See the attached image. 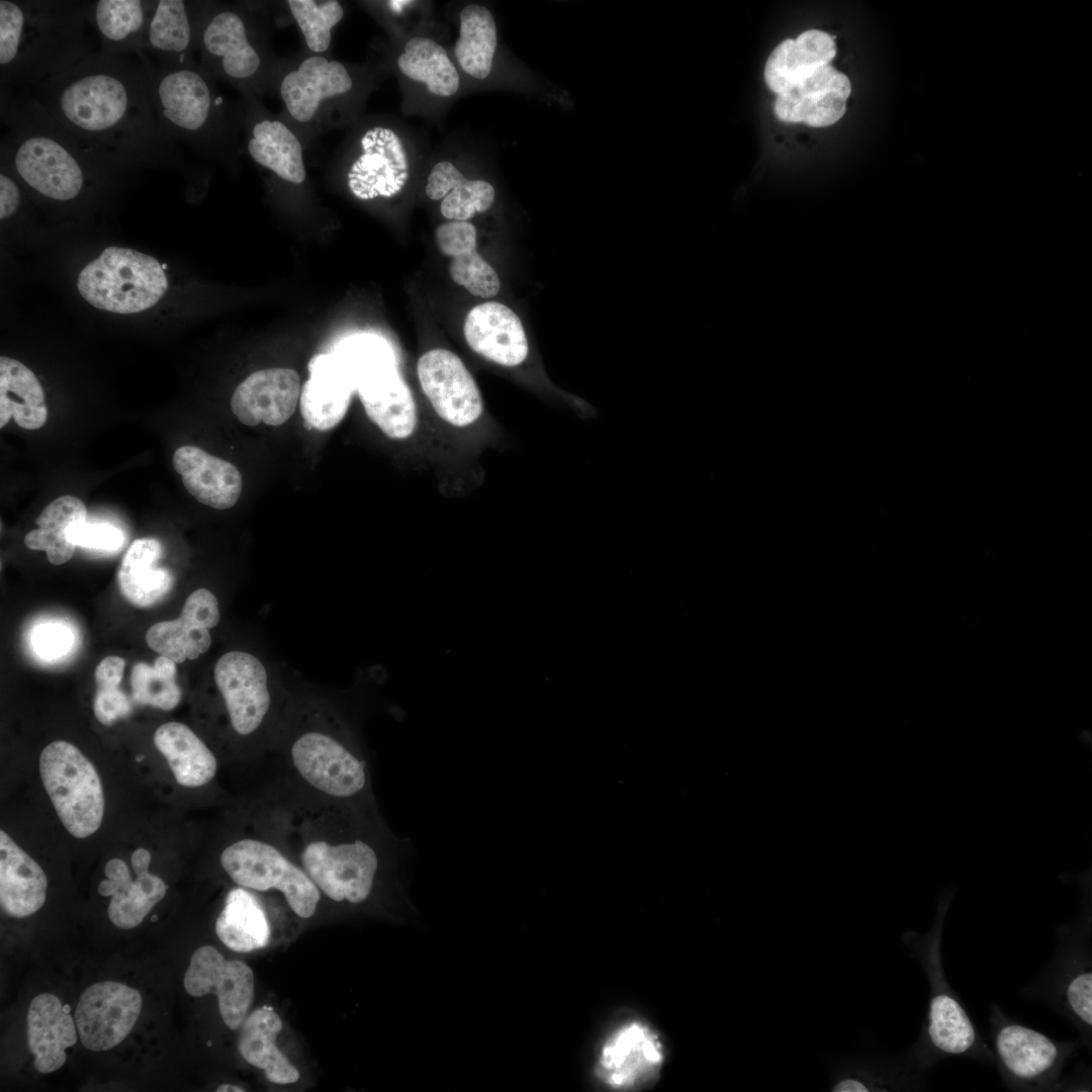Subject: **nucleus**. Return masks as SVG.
<instances>
[{
  "mask_svg": "<svg viewBox=\"0 0 1092 1092\" xmlns=\"http://www.w3.org/2000/svg\"><path fill=\"white\" fill-rule=\"evenodd\" d=\"M347 169L350 192L360 200L391 198L404 188L410 176L408 157L399 134L385 125L365 129Z\"/></svg>",
  "mask_w": 1092,
  "mask_h": 1092,
  "instance_id": "nucleus-16",
  "label": "nucleus"
},
{
  "mask_svg": "<svg viewBox=\"0 0 1092 1092\" xmlns=\"http://www.w3.org/2000/svg\"><path fill=\"white\" fill-rule=\"evenodd\" d=\"M150 862L148 849L140 847L132 852L134 880L122 859L112 858L105 864L106 879L99 884L98 892L104 897L111 896L108 917L118 928L130 929L140 925L167 893L166 883L149 872Z\"/></svg>",
  "mask_w": 1092,
  "mask_h": 1092,
  "instance_id": "nucleus-21",
  "label": "nucleus"
},
{
  "mask_svg": "<svg viewBox=\"0 0 1092 1092\" xmlns=\"http://www.w3.org/2000/svg\"><path fill=\"white\" fill-rule=\"evenodd\" d=\"M274 752V760L262 761L271 769L265 785L313 801L379 811L369 760L346 736L308 728Z\"/></svg>",
  "mask_w": 1092,
  "mask_h": 1092,
  "instance_id": "nucleus-5",
  "label": "nucleus"
},
{
  "mask_svg": "<svg viewBox=\"0 0 1092 1092\" xmlns=\"http://www.w3.org/2000/svg\"><path fill=\"white\" fill-rule=\"evenodd\" d=\"M154 743L180 787L199 789L215 779L218 760L189 726L175 721L162 724L154 734Z\"/></svg>",
  "mask_w": 1092,
  "mask_h": 1092,
  "instance_id": "nucleus-35",
  "label": "nucleus"
},
{
  "mask_svg": "<svg viewBox=\"0 0 1092 1092\" xmlns=\"http://www.w3.org/2000/svg\"><path fill=\"white\" fill-rule=\"evenodd\" d=\"M176 673V662L164 655L154 665L138 662L130 673L132 700L163 711L175 709L182 699Z\"/></svg>",
  "mask_w": 1092,
  "mask_h": 1092,
  "instance_id": "nucleus-45",
  "label": "nucleus"
},
{
  "mask_svg": "<svg viewBox=\"0 0 1092 1092\" xmlns=\"http://www.w3.org/2000/svg\"><path fill=\"white\" fill-rule=\"evenodd\" d=\"M286 5L308 52L326 55L331 47L332 30L345 14L342 4L336 0H288Z\"/></svg>",
  "mask_w": 1092,
  "mask_h": 1092,
  "instance_id": "nucleus-46",
  "label": "nucleus"
},
{
  "mask_svg": "<svg viewBox=\"0 0 1092 1092\" xmlns=\"http://www.w3.org/2000/svg\"><path fill=\"white\" fill-rule=\"evenodd\" d=\"M663 1052L657 1034L644 1023L622 1025L605 1041L596 1073L610 1088L629 1090L658 1074Z\"/></svg>",
  "mask_w": 1092,
  "mask_h": 1092,
  "instance_id": "nucleus-19",
  "label": "nucleus"
},
{
  "mask_svg": "<svg viewBox=\"0 0 1092 1092\" xmlns=\"http://www.w3.org/2000/svg\"><path fill=\"white\" fill-rule=\"evenodd\" d=\"M200 63L216 79L253 97L280 66L271 59L255 18L240 5L207 1L197 38Z\"/></svg>",
  "mask_w": 1092,
  "mask_h": 1092,
  "instance_id": "nucleus-8",
  "label": "nucleus"
},
{
  "mask_svg": "<svg viewBox=\"0 0 1092 1092\" xmlns=\"http://www.w3.org/2000/svg\"><path fill=\"white\" fill-rule=\"evenodd\" d=\"M300 395V379L289 368H269L249 375L236 388L231 407L247 426L264 423L280 426L295 412Z\"/></svg>",
  "mask_w": 1092,
  "mask_h": 1092,
  "instance_id": "nucleus-24",
  "label": "nucleus"
},
{
  "mask_svg": "<svg viewBox=\"0 0 1092 1092\" xmlns=\"http://www.w3.org/2000/svg\"><path fill=\"white\" fill-rule=\"evenodd\" d=\"M161 555V543L154 538L136 539L125 552L117 579L121 594L132 605L152 607L171 592L172 573L167 568L155 567Z\"/></svg>",
  "mask_w": 1092,
  "mask_h": 1092,
  "instance_id": "nucleus-37",
  "label": "nucleus"
},
{
  "mask_svg": "<svg viewBox=\"0 0 1092 1092\" xmlns=\"http://www.w3.org/2000/svg\"><path fill=\"white\" fill-rule=\"evenodd\" d=\"M308 371L309 377L300 393L301 415L310 428L327 431L346 415L355 386L334 353L314 356L308 363Z\"/></svg>",
  "mask_w": 1092,
  "mask_h": 1092,
  "instance_id": "nucleus-29",
  "label": "nucleus"
},
{
  "mask_svg": "<svg viewBox=\"0 0 1092 1092\" xmlns=\"http://www.w3.org/2000/svg\"><path fill=\"white\" fill-rule=\"evenodd\" d=\"M213 675L230 726L239 739L247 740L251 769H255L257 761L250 740L257 737L272 708L266 669L255 655L231 651L219 657Z\"/></svg>",
  "mask_w": 1092,
  "mask_h": 1092,
  "instance_id": "nucleus-14",
  "label": "nucleus"
},
{
  "mask_svg": "<svg viewBox=\"0 0 1092 1092\" xmlns=\"http://www.w3.org/2000/svg\"><path fill=\"white\" fill-rule=\"evenodd\" d=\"M425 191L431 200H441L440 211L446 219L457 221H468L476 213L485 212L495 197L489 182L465 178L449 161H440L432 168Z\"/></svg>",
  "mask_w": 1092,
  "mask_h": 1092,
  "instance_id": "nucleus-38",
  "label": "nucleus"
},
{
  "mask_svg": "<svg viewBox=\"0 0 1092 1092\" xmlns=\"http://www.w3.org/2000/svg\"><path fill=\"white\" fill-rule=\"evenodd\" d=\"M411 1H389L388 5L396 12L400 11L403 6L410 4Z\"/></svg>",
  "mask_w": 1092,
  "mask_h": 1092,
  "instance_id": "nucleus-52",
  "label": "nucleus"
},
{
  "mask_svg": "<svg viewBox=\"0 0 1092 1092\" xmlns=\"http://www.w3.org/2000/svg\"><path fill=\"white\" fill-rule=\"evenodd\" d=\"M143 1006L140 992L113 981L90 985L82 993L75 1023L82 1044L89 1051H108L131 1031Z\"/></svg>",
  "mask_w": 1092,
  "mask_h": 1092,
  "instance_id": "nucleus-17",
  "label": "nucleus"
},
{
  "mask_svg": "<svg viewBox=\"0 0 1092 1092\" xmlns=\"http://www.w3.org/2000/svg\"><path fill=\"white\" fill-rule=\"evenodd\" d=\"M950 898L951 893L943 895L928 931H907L901 935L902 943L918 961L929 984L925 1021L918 1039L905 1057L908 1064L922 1073H926L946 1058L972 1059L983 1064H994L991 1046L980 1034L945 977L941 938Z\"/></svg>",
  "mask_w": 1092,
  "mask_h": 1092,
  "instance_id": "nucleus-6",
  "label": "nucleus"
},
{
  "mask_svg": "<svg viewBox=\"0 0 1092 1092\" xmlns=\"http://www.w3.org/2000/svg\"><path fill=\"white\" fill-rule=\"evenodd\" d=\"M48 879L40 866L4 831H0V903L10 916L38 911L47 898Z\"/></svg>",
  "mask_w": 1092,
  "mask_h": 1092,
  "instance_id": "nucleus-32",
  "label": "nucleus"
},
{
  "mask_svg": "<svg viewBox=\"0 0 1092 1092\" xmlns=\"http://www.w3.org/2000/svg\"><path fill=\"white\" fill-rule=\"evenodd\" d=\"M417 375L431 407L446 425L467 429L481 419V393L455 353L442 348L427 351L418 360Z\"/></svg>",
  "mask_w": 1092,
  "mask_h": 1092,
  "instance_id": "nucleus-15",
  "label": "nucleus"
},
{
  "mask_svg": "<svg viewBox=\"0 0 1092 1092\" xmlns=\"http://www.w3.org/2000/svg\"><path fill=\"white\" fill-rule=\"evenodd\" d=\"M1059 943L1040 975L1022 990L1026 1000L1045 1003L1078 1030L1079 1042L1091 1050L1092 958L1091 911L1057 928Z\"/></svg>",
  "mask_w": 1092,
  "mask_h": 1092,
  "instance_id": "nucleus-9",
  "label": "nucleus"
},
{
  "mask_svg": "<svg viewBox=\"0 0 1092 1092\" xmlns=\"http://www.w3.org/2000/svg\"><path fill=\"white\" fill-rule=\"evenodd\" d=\"M24 91L66 128L124 166L175 163L135 58L95 51L63 75Z\"/></svg>",
  "mask_w": 1092,
  "mask_h": 1092,
  "instance_id": "nucleus-1",
  "label": "nucleus"
},
{
  "mask_svg": "<svg viewBox=\"0 0 1092 1092\" xmlns=\"http://www.w3.org/2000/svg\"><path fill=\"white\" fill-rule=\"evenodd\" d=\"M215 932L224 945L238 952L266 946L271 928L260 897L239 886L232 888L216 918Z\"/></svg>",
  "mask_w": 1092,
  "mask_h": 1092,
  "instance_id": "nucleus-39",
  "label": "nucleus"
},
{
  "mask_svg": "<svg viewBox=\"0 0 1092 1092\" xmlns=\"http://www.w3.org/2000/svg\"><path fill=\"white\" fill-rule=\"evenodd\" d=\"M206 2L158 0L145 39V55L162 66L193 60Z\"/></svg>",
  "mask_w": 1092,
  "mask_h": 1092,
  "instance_id": "nucleus-27",
  "label": "nucleus"
},
{
  "mask_svg": "<svg viewBox=\"0 0 1092 1092\" xmlns=\"http://www.w3.org/2000/svg\"><path fill=\"white\" fill-rule=\"evenodd\" d=\"M74 642L71 630L64 624L48 622L35 628L31 644L35 653L43 659H55L65 655Z\"/></svg>",
  "mask_w": 1092,
  "mask_h": 1092,
  "instance_id": "nucleus-47",
  "label": "nucleus"
},
{
  "mask_svg": "<svg viewBox=\"0 0 1092 1092\" xmlns=\"http://www.w3.org/2000/svg\"><path fill=\"white\" fill-rule=\"evenodd\" d=\"M357 390L369 419L389 438L411 437L418 426L413 394L400 377L395 358L374 363L355 378Z\"/></svg>",
  "mask_w": 1092,
  "mask_h": 1092,
  "instance_id": "nucleus-20",
  "label": "nucleus"
},
{
  "mask_svg": "<svg viewBox=\"0 0 1092 1092\" xmlns=\"http://www.w3.org/2000/svg\"><path fill=\"white\" fill-rule=\"evenodd\" d=\"M44 790L68 832L85 838L97 831L104 815V794L92 762L70 742L47 745L39 757Z\"/></svg>",
  "mask_w": 1092,
  "mask_h": 1092,
  "instance_id": "nucleus-12",
  "label": "nucleus"
},
{
  "mask_svg": "<svg viewBox=\"0 0 1092 1092\" xmlns=\"http://www.w3.org/2000/svg\"><path fill=\"white\" fill-rule=\"evenodd\" d=\"M158 0L89 1L88 19L98 39V51L144 58V44Z\"/></svg>",
  "mask_w": 1092,
  "mask_h": 1092,
  "instance_id": "nucleus-28",
  "label": "nucleus"
},
{
  "mask_svg": "<svg viewBox=\"0 0 1092 1092\" xmlns=\"http://www.w3.org/2000/svg\"><path fill=\"white\" fill-rule=\"evenodd\" d=\"M443 255L451 259L452 280L475 296L492 297L500 288L495 270L478 254L476 228L469 221L449 220L435 232Z\"/></svg>",
  "mask_w": 1092,
  "mask_h": 1092,
  "instance_id": "nucleus-33",
  "label": "nucleus"
},
{
  "mask_svg": "<svg viewBox=\"0 0 1092 1092\" xmlns=\"http://www.w3.org/2000/svg\"><path fill=\"white\" fill-rule=\"evenodd\" d=\"M835 55L833 36L819 29H808L796 39L787 38L775 48L764 66V81L780 95L818 68L829 65Z\"/></svg>",
  "mask_w": 1092,
  "mask_h": 1092,
  "instance_id": "nucleus-34",
  "label": "nucleus"
},
{
  "mask_svg": "<svg viewBox=\"0 0 1092 1092\" xmlns=\"http://www.w3.org/2000/svg\"><path fill=\"white\" fill-rule=\"evenodd\" d=\"M70 539L76 546L114 551L121 547L123 534L118 528L109 524L84 522L71 530Z\"/></svg>",
  "mask_w": 1092,
  "mask_h": 1092,
  "instance_id": "nucleus-48",
  "label": "nucleus"
},
{
  "mask_svg": "<svg viewBox=\"0 0 1092 1092\" xmlns=\"http://www.w3.org/2000/svg\"><path fill=\"white\" fill-rule=\"evenodd\" d=\"M281 1028L282 1021L275 1010L262 1006L242 1023L238 1049L247 1063L264 1071L270 1082L292 1084L299 1079V1072L276 1045Z\"/></svg>",
  "mask_w": 1092,
  "mask_h": 1092,
  "instance_id": "nucleus-36",
  "label": "nucleus"
},
{
  "mask_svg": "<svg viewBox=\"0 0 1092 1092\" xmlns=\"http://www.w3.org/2000/svg\"><path fill=\"white\" fill-rule=\"evenodd\" d=\"M219 617L215 596L205 588L196 589L186 599L179 618L149 628L147 644L176 663L196 659L210 647L209 629L217 625Z\"/></svg>",
  "mask_w": 1092,
  "mask_h": 1092,
  "instance_id": "nucleus-22",
  "label": "nucleus"
},
{
  "mask_svg": "<svg viewBox=\"0 0 1092 1092\" xmlns=\"http://www.w3.org/2000/svg\"><path fill=\"white\" fill-rule=\"evenodd\" d=\"M991 1050L1005 1087L1016 1091L1060 1090L1062 1074L1079 1040L1060 1041L990 1006Z\"/></svg>",
  "mask_w": 1092,
  "mask_h": 1092,
  "instance_id": "nucleus-10",
  "label": "nucleus"
},
{
  "mask_svg": "<svg viewBox=\"0 0 1092 1092\" xmlns=\"http://www.w3.org/2000/svg\"><path fill=\"white\" fill-rule=\"evenodd\" d=\"M851 86L848 78L826 65L815 70L790 90L778 95L777 117L785 122H804L815 127L828 126L845 113Z\"/></svg>",
  "mask_w": 1092,
  "mask_h": 1092,
  "instance_id": "nucleus-23",
  "label": "nucleus"
},
{
  "mask_svg": "<svg viewBox=\"0 0 1092 1092\" xmlns=\"http://www.w3.org/2000/svg\"><path fill=\"white\" fill-rule=\"evenodd\" d=\"M75 1020L61 1000L42 993L32 999L27 1012V1044L37 1072L48 1074L62 1068L66 1049L77 1041Z\"/></svg>",
  "mask_w": 1092,
  "mask_h": 1092,
  "instance_id": "nucleus-31",
  "label": "nucleus"
},
{
  "mask_svg": "<svg viewBox=\"0 0 1092 1092\" xmlns=\"http://www.w3.org/2000/svg\"><path fill=\"white\" fill-rule=\"evenodd\" d=\"M183 985L193 997L215 994L220 1016L231 1029L241 1027L254 998V974L245 963L225 960L213 946L194 951Z\"/></svg>",
  "mask_w": 1092,
  "mask_h": 1092,
  "instance_id": "nucleus-18",
  "label": "nucleus"
},
{
  "mask_svg": "<svg viewBox=\"0 0 1092 1092\" xmlns=\"http://www.w3.org/2000/svg\"><path fill=\"white\" fill-rule=\"evenodd\" d=\"M924 1073L905 1060L897 1064L880 1058L843 1060L832 1072L829 1090L834 1092H883L920 1090Z\"/></svg>",
  "mask_w": 1092,
  "mask_h": 1092,
  "instance_id": "nucleus-40",
  "label": "nucleus"
},
{
  "mask_svg": "<svg viewBox=\"0 0 1092 1092\" xmlns=\"http://www.w3.org/2000/svg\"><path fill=\"white\" fill-rule=\"evenodd\" d=\"M172 463L187 491L199 503L226 510L238 502L242 475L234 464L190 445L179 447Z\"/></svg>",
  "mask_w": 1092,
  "mask_h": 1092,
  "instance_id": "nucleus-30",
  "label": "nucleus"
},
{
  "mask_svg": "<svg viewBox=\"0 0 1092 1092\" xmlns=\"http://www.w3.org/2000/svg\"><path fill=\"white\" fill-rule=\"evenodd\" d=\"M396 66L403 76L424 84L435 96L451 97L459 89L460 77L456 67L444 48L431 38H410L397 57Z\"/></svg>",
  "mask_w": 1092,
  "mask_h": 1092,
  "instance_id": "nucleus-43",
  "label": "nucleus"
},
{
  "mask_svg": "<svg viewBox=\"0 0 1092 1092\" xmlns=\"http://www.w3.org/2000/svg\"><path fill=\"white\" fill-rule=\"evenodd\" d=\"M89 1L0 0V87L31 90L98 50Z\"/></svg>",
  "mask_w": 1092,
  "mask_h": 1092,
  "instance_id": "nucleus-3",
  "label": "nucleus"
},
{
  "mask_svg": "<svg viewBox=\"0 0 1092 1092\" xmlns=\"http://www.w3.org/2000/svg\"><path fill=\"white\" fill-rule=\"evenodd\" d=\"M93 711L101 724L109 726L118 719L128 716L131 712V704L118 687H100L96 689Z\"/></svg>",
  "mask_w": 1092,
  "mask_h": 1092,
  "instance_id": "nucleus-49",
  "label": "nucleus"
},
{
  "mask_svg": "<svg viewBox=\"0 0 1092 1092\" xmlns=\"http://www.w3.org/2000/svg\"><path fill=\"white\" fill-rule=\"evenodd\" d=\"M274 84L287 120L297 132L329 128L334 112L354 88L345 64L327 55L308 54L280 67Z\"/></svg>",
  "mask_w": 1092,
  "mask_h": 1092,
  "instance_id": "nucleus-13",
  "label": "nucleus"
},
{
  "mask_svg": "<svg viewBox=\"0 0 1092 1092\" xmlns=\"http://www.w3.org/2000/svg\"><path fill=\"white\" fill-rule=\"evenodd\" d=\"M0 117V160L46 199L77 200L97 177L127 167L74 134L24 91L1 88Z\"/></svg>",
  "mask_w": 1092,
  "mask_h": 1092,
  "instance_id": "nucleus-2",
  "label": "nucleus"
},
{
  "mask_svg": "<svg viewBox=\"0 0 1092 1092\" xmlns=\"http://www.w3.org/2000/svg\"><path fill=\"white\" fill-rule=\"evenodd\" d=\"M84 503L73 495H63L51 502L36 518L37 529L29 531L24 543L31 550L46 551L50 563L61 565L69 561L76 545L70 539L71 530L86 522Z\"/></svg>",
  "mask_w": 1092,
  "mask_h": 1092,
  "instance_id": "nucleus-42",
  "label": "nucleus"
},
{
  "mask_svg": "<svg viewBox=\"0 0 1092 1092\" xmlns=\"http://www.w3.org/2000/svg\"><path fill=\"white\" fill-rule=\"evenodd\" d=\"M216 1091L217 1092H228V1091H230V1092H245L246 1090L243 1089L240 1086L223 1084V1085L218 1086Z\"/></svg>",
  "mask_w": 1092,
  "mask_h": 1092,
  "instance_id": "nucleus-51",
  "label": "nucleus"
},
{
  "mask_svg": "<svg viewBox=\"0 0 1092 1092\" xmlns=\"http://www.w3.org/2000/svg\"><path fill=\"white\" fill-rule=\"evenodd\" d=\"M48 410L41 384L21 362L0 358V428L13 419L22 429L37 430L47 422Z\"/></svg>",
  "mask_w": 1092,
  "mask_h": 1092,
  "instance_id": "nucleus-41",
  "label": "nucleus"
},
{
  "mask_svg": "<svg viewBox=\"0 0 1092 1092\" xmlns=\"http://www.w3.org/2000/svg\"><path fill=\"white\" fill-rule=\"evenodd\" d=\"M77 287L94 307L134 313L154 306L165 294L168 280L154 257L128 248L108 247L82 269Z\"/></svg>",
  "mask_w": 1092,
  "mask_h": 1092,
  "instance_id": "nucleus-11",
  "label": "nucleus"
},
{
  "mask_svg": "<svg viewBox=\"0 0 1092 1092\" xmlns=\"http://www.w3.org/2000/svg\"><path fill=\"white\" fill-rule=\"evenodd\" d=\"M218 861L231 881L258 894H278L300 918L312 917L322 894L296 860L268 816L247 794L236 831Z\"/></svg>",
  "mask_w": 1092,
  "mask_h": 1092,
  "instance_id": "nucleus-7",
  "label": "nucleus"
},
{
  "mask_svg": "<svg viewBox=\"0 0 1092 1092\" xmlns=\"http://www.w3.org/2000/svg\"><path fill=\"white\" fill-rule=\"evenodd\" d=\"M125 661L119 656H107L95 669L96 687H118L124 672Z\"/></svg>",
  "mask_w": 1092,
  "mask_h": 1092,
  "instance_id": "nucleus-50",
  "label": "nucleus"
},
{
  "mask_svg": "<svg viewBox=\"0 0 1092 1092\" xmlns=\"http://www.w3.org/2000/svg\"><path fill=\"white\" fill-rule=\"evenodd\" d=\"M459 35L454 54L461 69L483 80L492 70L497 47V29L491 12L480 4H469L460 12Z\"/></svg>",
  "mask_w": 1092,
  "mask_h": 1092,
  "instance_id": "nucleus-44",
  "label": "nucleus"
},
{
  "mask_svg": "<svg viewBox=\"0 0 1092 1092\" xmlns=\"http://www.w3.org/2000/svg\"><path fill=\"white\" fill-rule=\"evenodd\" d=\"M246 148L251 159L282 181L294 185L306 180L304 148L300 134L284 118L262 111L245 118Z\"/></svg>",
  "mask_w": 1092,
  "mask_h": 1092,
  "instance_id": "nucleus-26",
  "label": "nucleus"
},
{
  "mask_svg": "<svg viewBox=\"0 0 1092 1092\" xmlns=\"http://www.w3.org/2000/svg\"><path fill=\"white\" fill-rule=\"evenodd\" d=\"M139 61L164 133L206 158L233 159L245 112L221 94L211 73L194 59L167 66L147 56Z\"/></svg>",
  "mask_w": 1092,
  "mask_h": 1092,
  "instance_id": "nucleus-4",
  "label": "nucleus"
},
{
  "mask_svg": "<svg viewBox=\"0 0 1092 1092\" xmlns=\"http://www.w3.org/2000/svg\"><path fill=\"white\" fill-rule=\"evenodd\" d=\"M463 333L473 352L497 365L516 367L528 357L529 345L521 320L500 302L487 301L472 307Z\"/></svg>",
  "mask_w": 1092,
  "mask_h": 1092,
  "instance_id": "nucleus-25",
  "label": "nucleus"
}]
</instances>
